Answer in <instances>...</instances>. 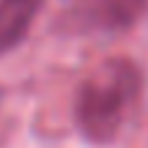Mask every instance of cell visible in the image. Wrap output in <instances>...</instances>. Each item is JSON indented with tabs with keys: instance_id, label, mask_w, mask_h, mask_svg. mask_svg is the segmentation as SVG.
Returning a JSON list of instances; mask_svg holds the SVG:
<instances>
[{
	"instance_id": "obj_3",
	"label": "cell",
	"mask_w": 148,
	"mask_h": 148,
	"mask_svg": "<svg viewBox=\"0 0 148 148\" xmlns=\"http://www.w3.org/2000/svg\"><path fill=\"white\" fill-rule=\"evenodd\" d=\"M44 0H0V55L11 52L30 30Z\"/></svg>"
},
{
	"instance_id": "obj_2",
	"label": "cell",
	"mask_w": 148,
	"mask_h": 148,
	"mask_svg": "<svg viewBox=\"0 0 148 148\" xmlns=\"http://www.w3.org/2000/svg\"><path fill=\"white\" fill-rule=\"evenodd\" d=\"M63 5L79 27L121 30L140 19L145 0H63Z\"/></svg>"
},
{
	"instance_id": "obj_1",
	"label": "cell",
	"mask_w": 148,
	"mask_h": 148,
	"mask_svg": "<svg viewBox=\"0 0 148 148\" xmlns=\"http://www.w3.org/2000/svg\"><path fill=\"white\" fill-rule=\"evenodd\" d=\"M137 90H140V74L129 60L101 63L79 88L77 123L82 134L93 143L112 140Z\"/></svg>"
}]
</instances>
